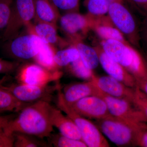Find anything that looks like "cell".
<instances>
[{
	"instance_id": "cell-1",
	"label": "cell",
	"mask_w": 147,
	"mask_h": 147,
	"mask_svg": "<svg viewBox=\"0 0 147 147\" xmlns=\"http://www.w3.org/2000/svg\"><path fill=\"white\" fill-rule=\"evenodd\" d=\"M52 105L40 100L24 107L18 115L9 122L7 126L13 132H21L43 139L53 132L50 120Z\"/></svg>"
},
{
	"instance_id": "cell-2",
	"label": "cell",
	"mask_w": 147,
	"mask_h": 147,
	"mask_svg": "<svg viewBox=\"0 0 147 147\" xmlns=\"http://www.w3.org/2000/svg\"><path fill=\"white\" fill-rule=\"evenodd\" d=\"M100 46L110 58L123 66L136 81L147 77V63L137 48L129 43L102 40Z\"/></svg>"
},
{
	"instance_id": "cell-3",
	"label": "cell",
	"mask_w": 147,
	"mask_h": 147,
	"mask_svg": "<svg viewBox=\"0 0 147 147\" xmlns=\"http://www.w3.org/2000/svg\"><path fill=\"white\" fill-rule=\"evenodd\" d=\"M95 124L102 134L120 147L137 146L138 134L146 123H134L110 115L96 120Z\"/></svg>"
},
{
	"instance_id": "cell-4",
	"label": "cell",
	"mask_w": 147,
	"mask_h": 147,
	"mask_svg": "<svg viewBox=\"0 0 147 147\" xmlns=\"http://www.w3.org/2000/svg\"><path fill=\"white\" fill-rule=\"evenodd\" d=\"M108 15L128 42L137 49H141V22L138 21L134 11L125 5L123 0H118L110 5Z\"/></svg>"
},
{
	"instance_id": "cell-5",
	"label": "cell",
	"mask_w": 147,
	"mask_h": 147,
	"mask_svg": "<svg viewBox=\"0 0 147 147\" xmlns=\"http://www.w3.org/2000/svg\"><path fill=\"white\" fill-rule=\"evenodd\" d=\"M57 93V108L73 121L80 131L82 140L87 147L110 146L108 141L95 124L79 115L66 103L63 98L61 87L58 90Z\"/></svg>"
},
{
	"instance_id": "cell-6",
	"label": "cell",
	"mask_w": 147,
	"mask_h": 147,
	"mask_svg": "<svg viewBox=\"0 0 147 147\" xmlns=\"http://www.w3.org/2000/svg\"><path fill=\"white\" fill-rule=\"evenodd\" d=\"M5 42L3 50L5 55L19 62L34 59L43 43L38 37L28 32Z\"/></svg>"
},
{
	"instance_id": "cell-7",
	"label": "cell",
	"mask_w": 147,
	"mask_h": 147,
	"mask_svg": "<svg viewBox=\"0 0 147 147\" xmlns=\"http://www.w3.org/2000/svg\"><path fill=\"white\" fill-rule=\"evenodd\" d=\"M35 18L34 0H13L8 24L4 30L3 38L6 41L19 34Z\"/></svg>"
},
{
	"instance_id": "cell-8",
	"label": "cell",
	"mask_w": 147,
	"mask_h": 147,
	"mask_svg": "<svg viewBox=\"0 0 147 147\" xmlns=\"http://www.w3.org/2000/svg\"><path fill=\"white\" fill-rule=\"evenodd\" d=\"M1 86L10 92L17 100L26 103H32L40 100L51 102L53 94L57 91L60 85L38 86L20 84L5 85L2 80L0 82Z\"/></svg>"
},
{
	"instance_id": "cell-9",
	"label": "cell",
	"mask_w": 147,
	"mask_h": 147,
	"mask_svg": "<svg viewBox=\"0 0 147 147\" xmlns=\"http://www.w3.org/2000/svg\"><path fill=\"white\" fill-rule=\"evenodd\" d=\"M16 76L20 84L43 86L59 81L62 76L59 70L51 71L36 63H26L18 67Z\"/></svg>"
},
{
	"instance_id": "cell-10",
	"label": "cell",
	"mask_w": 147,
	"mask_h": 147,
	"mask_svg": "<svg viewBox=\"0 0 147 147\" xmlns=\"http://www.w3.org/2000/svg\"><path fill=\"white\" fill-rule=\"evenodd\" d=\"M98 96L105 100L111 115L129 122H147L144 114L132 101L112 97L100 91Z\"/></svg>"
},
{
	"instance_id": "cell-11",
	"label": "cell",
	"mask_w": 147,
	"mask_h": 147,
	"mask_svg": "<svg viewBox=\"0 0 147 147\" xmlns=\"http://www.w3.org/2000/svg\"><path fill=\"white\" fill-rule=\"evenodd\" d=\"M61 29L68 38L69 42L83 40L91 30L86 15L79 12H69L61 16L59 20Z\"/></svg>"
},
{
	"instance_id": "cell-12",
	"label": "cell",
	"mask_w": 147,
	"mask_h": 147,
	"mask_svg": "<svg viewBox=\"0 0 147 147\" xmlns=\"http://www.w3.org/2000/svg\"><path fill=\"white\" fill-rule=\"evenodd\" d=\"M69 105L79 115L87 118L100 119L110 115L105 100L99 96L83 98Z\"/></svg>"
},
{
	"instance_id": "cell-13",
	"label": "cell",
	"mask_w": 147,
	"mask_h": 147,
	"mask_svg": "<svg viewBox=\"0 0 147 147\" xmlns=\"http://www.w3.org/2000/svg\"><path fill=\"white\" fill-rule=\"evenodd\" d=\"M97 52L99 63L109 76L131 88L137 87L134 76L123 66L110 58L102 50L100 44L94 47Z\"/></svg>"
},
{
	"instance_id": "cell-14",
	"label": "cell",
	"mask_w": 147,
	"mask_h": 147,
	"mask_svg": "<svg viewBox=\"0 0 147 147\" xmlns=\"http://www.w3.org/2000/svg\"><path fill=\"white\" fill-rule=\"evenodd\" d=\"M101 92L112 97L124 98L133 102L135 88L126 86L115 78L108 76H94L91 80Z\"/></svg>"
},
{
	"instance_id": "cell-15",
	"label": "cell",
	"mask_w": 147,
	"mask_h": 147,
	"mask_svg": "<svg viewBox=\"0 0 147 147\" xmlns=\"http://www.w3.org/2000/svg\"><path fill=\"white\" fill-rule=\"evenodd\" d=\"M89 21L91 30L102 40H115L129 43L123 34L115 26L108 14L94 16L86 14Z\"/></svg>"
},
{
	"instance_id": "cell-16",
	"label": "cell",
	"mask_w": 147,
	"mask_h": 147,
	"mask_svg": "<svg viewBox=\"0 0 147 147\" xmlns=\"http://www.w3.org/2000/svg\"><path fill=\"white\" fill-rule=\"evenodd\" d=\"M27 32L36 36L44 42L55 46L64 47L68 45L67 42L58 34L57 25L43 22L31 23L26 27Z\"/></svg>"
},
{
	"instance_id": "cell-17",
	"label": "cell",
	"mask_w": 147,
	"mask_h": 147,
	"mask_svg": "<svg viewBox=\"0 0 147 147\" xmlns=\"http://www.w3.org/2000/svg\"><path fill=\"white\" fill-rule=\"evenodd\" d=\"M100 91L91 81L70 84L65 87L62 95L63 100L71 105L83 98L92 95H99Z\"/></svg>"
},
{
	"instance_id": "cell-18",
	"label": "cell",
	"mask_w": 147,
	"mask_h": 147,
	"mask_svg": "<svg viewBox=\"0 0 147 147\" xmlns=\"http://www.w3.org/2000/svg\"><path fill=\"white\" fill-rule=\"evenodd\" d=\"M50 120L53 127L57 129L61 134L71 139L83 141L76 124L59 108L52 106Z\"/></svg>"
},
{
	"instance_id": "cell-19",
	"label": "cell",
	"mask_w": 147,
	"mask_h": 147,
	"mask_svg": "<svg viewBox=\"0 0 147 147\" xmlns=\"http://www.w3.org/2000/svg\"><path fill=\"white\" fill-rule=\"evenodd\" d=\"M36 22H43L57 25L61 15L51 0H34Z\"/></svg>"
},
{
	"instance_id": "cell-20",
	"label": "cell",
	"mask_w": 147,
	"mask_h": 147,
	"mask_svg": "<svg viewBox=\"0 0 147 147\" xmlns=\"http://www.w3.org/2000/svg\"><path fill=\"white\" fill-rule=\"evenodd\" d=\"M69 43L77 48L80 57L86 66L92 70L97 67L100 64L99 58L94 47L85 44L83 40H73Z\"/></svg>"
},
{
	"instance_id": "cell-21",
	"label": "cell",
	"mask_w": 147,
	"mask_h": 147,
	"mask_svg": "<svg viewBox=\"0 0 147 147\" xmlns=\"http://www.w3.org/2000/svg\"><path fill=\"white\" fill-rule=\"evenodd\" d=\"M56 51L55 46L43 41L40 50L33 60L35 63L50 71H58L59 68L55 61Z\"/></svg>"
},
{
	"instance_id": "cell-22",
	"label": "cell",
	"mask_w": 147,
	"mask_h": 147,
	"mask_svg": "<svg viewBox=\"0 0 147 147\" xmlns=\"http://www.w3.org/2000/svg\"><path fill=\"white\" fill-rule=\"evenodd\" d=\"M30 103L21 102L8 90L0 85V110L5 112L18 113L25 106Z\"/></svg>"
},
{
	"instance_id": "cell-23",
	"label": "cell",
	"mask_w": 147,
	"mask_h": 147,
	"mask_svg": "<svg viewBox=\"0 0 147 147\" xmlns=\"http://www.w3.org/2000/svg\"><path fill=\"white\" fill-rule=\"evenodd\" d=\"M80 58L79 51L74 45L70 44L69 47L56 51L55 61L58 68L66 67L72 62Z\"/></svg>"
},
{
	"instance_id": "cell-24",
	"label": "cell",
	"mask_w": 147,
	"mask_h": 147,
	"mask_svg": "<svg viewBox=\"0 0 147 147\" xmlns=\"http://www.w3.org/2000/svg\"><path fill=\"white\" fill-rule=\"evenodd\" d=\"M66 68L72 76L86 81H91L94 76L93 70L86 66L80 57L69 64Z\"/></svg>"
},
{
	"instance_id": "cell-25",
	"label": "cell",
	"mask_w": 147,
	"mask_h": 147,
	"mask_svg": "<svg viewBox=\"0 0 147 147\" xmlns=\"http://www.w3.org/2000/svg\"><path fill=\"white\" fill-rule=\"evenodd\" d=\"M117 1L118 0H86L87 14L94 16L107 15L110 5Z\"/></svg>"
},
{
	"instance_id": "cell-26",
	"label": "cell",
	"mask_w": 147,
	"mask_h": 147,
	"mask_svg": "<svg viewBox=\"0 0 147 147\" xmlns=\"http://www.w3.org/2000/svg\"><path fill=\"white\" fill-rule=\"evenodd\" d=\"M14 146L15 147H49V145L42 139L32 135L21 133L14 132Z\"/></svg>"
},
{
	"instance_id": "cell-27",
	"label": "cell",
	"mask_w": 147,
	"mask_h": 147,
	"mask_svg": "<svg viewBox=\"0 0 147 147\" xmlns=\"http://www.w3.org/2000/svg\"><path fill=\"white\" fill-rule=\"evenodd\" d=\"M49 143L56 147H86L87 145L82 140L71 139L60 133L51 134L49 137Z\"/></svg>"
},
{
	"instance_id": "cell-28",
	"label": "cell",
	"mask_w": 147,
	"mask_h": 147,
	"mask_svg": "<svg viewBox=\"0 0 147 147\" xmlns=\"http://www.w3.org/2000/svg\"><path fill=\"white\" fill-rule=\"evenodd\" d=\"M13 0H0V32L5 28L10 17Z\"/></svg>"
},
{
	"instance_id": "cell-29",
	"label": "cell",
	"mask_w": 147,
	"mask_h": 147,
	"mask_svg": "<svg viewBox=\"0 0 147 147\" xmlns=\"http://www.w3.org/2000/svg\"><path fill=\"white\" fill-rule=\"evenodd\" d=\"M58 10L65 13L79 12V0H51Z\"/></svg>"
},
{
	"instance_id": "cell-30",
	"label": "cell",
	"mask_w": 147,
	"mask_h": 147,
	"mask_svg": "<svg viewBox=\"0 0 147 147\" xmlns=\"http://www.w3.org/2000/svg\"><path fill=\"white\" fill-rule=\"evenodd\" d=\"M14 143V132L7 125L0 128V147H13Z\"/></svg>"
},
{
	"instance_id": "cell-31",
	"label": "cell",
	"mask_w": 147,
	"mask_h": 147,
	"mask_svg": "<svg viewBox=\"0 0 147 147\" xmlns=\"http://www.w3.org/2000/svg\"><path fill=\"white\" fill-rule=\"evenodd\" d=\"M133 102L147 119V95L137 86L135 88Z\"/></svg>"
},
{
	"instance_id": "cell-32",
	"label": "cell",
	"mask_w": 147,
	"mask_h": 147,
	"mask_svg": "<svg viewBox=\"0 0 147 147\" xmlns=\"http://www.w3.org/2000/svg\"><path fill=\"white\" fill-rule=\"evenodd\" d=\"M134 11L143 18L147 16V0H123Z\"/></svg>"
},
{
	"instance_id": "cell-33",
	"label": "cell",
	"mask_w": 147,
	"mask_h": 147,
	"mask_svg": "<svg viewBox=\"0 0 147 147\" xmlns=\"http://www.w3.org/2000/svg\"><path fill=\"white\" fill-rule=\"evenodd\" d=\"M19 62L0 59V74H9L15 71L19 66Z\"/></svg>"
},
{
	"instance_id": "cell-34",
	"label": "cell",
	"mask_w": 147,
	"mask_h": 147,
	"mask_svg": "<svg viewBox=\"0 0 147 147\" xmlns=\"http://www.w3.org/2000/svg\"><path fill=\"white\" fill-rule=\"evenodd\" d=\"M140 46L147 55V16L141 22L140 31Z\"/></svg>"
},
{
	"instance_id": "cell-35",
	"label": "cell",
	"mask_w": 147,
	"mask_h": 147,
	"mask_svg": "<svg viewBox=\"0 0 147 147\" xmlns=\"http://www.w3.org/2000/svg\"><path fill=\"white\" fill-rule=\"evenodd\" d=\"M137 146L147 147V125L143 127L139 131L137 141Z\"/></svg>"
},
{
	"instance_id": "cell-36",
	"label": "cell",
	"mask_w": 147,
	"mask_h": 147,
	"mask_svg": "<svg viewBox=\"0 0 147 147\" xmlns=\"http://www.w3.org/2000/svg\"><path fill=\"white\" fill-rule=\"evenodd\" d=\"M14 117H15L13 115H0V128L6 126Z\"/></svg>"
},
{
	"instance_id": "cell-37",
	"label": "cell",
	"mask_w": 147,
	"mask_h": 147,
	"mask_svg": "<svg viewBox=\"0 0 147 147\" xmlns=\"http://www.w3.org/2000/svg\"><path fill=\"white\" fill-rule=\"evenodd\" d=\"M137 86L147 95V77L136 81Z\"/></svg>"
},
{
	"instance_id": "cell-38",
	"label": "cell",
	"mask_w": 147,
	"mask_h": 147,
	"mask_svg": "<svg viewBox=\"0 0 147 147\" xmlns=\"http://www.w3.org/2000/svg\"><path fill=\"white\" fill-rule=\"evenodd\" d=\"M5 113L4 111H3V110H0V115H2L4 113Z\"/></svg>"
},
{
	"instance_id": "cell-39",
	"label": "cell",
	"mask_w": 147,
	"mask_h": 147,
	"mask_svg": "<svg viewBox=\"0 0 147 147\" xmlns=\"http://www.w3.org/2000/svg\"><path fill=\"white\" fill-rule=\"evenodd\" d=\"M145 59H146V61L147 63V55H145Z\"/></svg>"
}]
</instances>
